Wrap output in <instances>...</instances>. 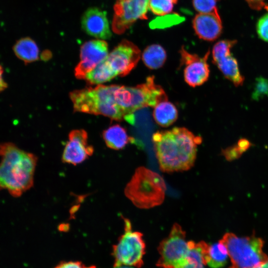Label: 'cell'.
<instances>
[{"label": "cell", "mask_w": 268, "mask_h": 268, "mask_svg": "<svg viewBox=\"0 0 268 268\" xmlns=\"http://www.w3.org/2000/svg\"><path fill=\"white\" fill-rule=\"evenodd\" d=\"M160 169L164 172L184 171L194 165L202 138L184 127L158 131L152 136Z\"/></svg>", "instance_id": "1"}, {"label": "cell", "mask_w": 268, "mask_h": 268, "mask_svg": "<svg viewBox=\"0 0 268 268\" xmlns=\"http://www.w3.org/2000/svg\"><path fill=\"white\" fill-rule=\"evenodd\" d=\"M0 153V188L19 197L33 185L38 158L10 142L1 144Z\"/></svg>", "instance_id": "2"}, {"label": "cell", "mask_w": 268, "mask_h": 268, "mask_svg": "<svg viewBox=\"0 0 268 268\" xmlns=\"http://www.w3.org/2000/svg\"><path fill=\"white\" fill-rule=\"evenodd\" d=\"M118 85L99 84L71 92L69 97L74 111L101 115L116 121H126L127 116L115 97Z\"/></svg>", "instance_id": "3"}, {"label": "cell", "mask_w": 268, "mask_h": 268, "mask_svg": "<svg viewBox=\"0 0 268 268\" xmlns=\"http://www.w3.org/2000/svg\"><path fill=\"white\" fill-rule=\"evenodd\" d=\"M166 191L163 178L158 173L141 166L135 170L124 193L135 206L148 209L163 202Z\"/></svg>", "instance_id": "4"}, {"label": "cell", "mask_w": 268, "mask_h": 268, "mask_svg": "<svg viewBox=\"0 0 268 268\" xmlns=\"http://www.w3.org/2000/svg\"><path fill=\"white\" fill-rule=\"evenodd\" d=\"M116 101L127 116V122H134V113L145 107H154L161 102L168 100L163 88L156 84L154 76H148L145 81L135 86L118 85L115 91Z\"/></svg>", "instance_id": "5"}, {"label": "cell", "mask_w": 268, "mask_h": 268, "mask_svg": "<svg viewBox=\"0 0 268 268\" xmlns=\"http://www.w3.org/2000/svg\"><path fill=\"white\" fill-rule=\"evenodd\" d=\"M220 241L226 247L232 268H254L268 259L263 251V240L255 235L239 237L227 233Z\"/></svg>", "instance_id": "6"}, {"label": "cell", "mask_w": 268, "mask_h": 268, "mask_svg": "<svg viewBox=\"0 0 268 268\" xmlns=\"http://www.w3.org/2000/svg\"><path fill=\"white\" fill-rule=\"evenodd\" d=\"M123 220L125 232L119 238L118 243L113 246L114 267L124 265L139 268L143 265L142 258L145 254L142 234L133 231L128 218L123 217Z\"/></svg>", "instance_id": "7"}, {"label": "cell", "mask_w": 268, "mask_h": 268, "mask_svg": "<svg viewBox=\"0 0 268 268\" xmlns=\"http://www.w3.org/2000/svg\"><path fill=\"white\" fill-rule=\"evenodd\" d=\"M189 250L186 232L178 223L173 224L169 235L159 244L160 255L157 265L163 268H176L186 259Z\"/></svg>", "instance_id": "8"}, {"label": "cell", "mask_w": 268, "mask_h": 268, "mask_svg": "<svg viewBox=\"0 0 268 268\" xmlns=\"http://www.w3.org/2000/svg\"><path fill=\"white\" fill-rule=\"evenodd\" d=\"M149 0H117L112 23L114 32L124 33L138 19H147Z\"/></svg>", "instance_id": "9"}, {"label": "cell", "mask_w": 268, "mask_h": 268, "mask_svg": "<svg viewBox=\"0 0 268 268\" xmlns=\"http://www.w3.org/2000/svg\"><path fill=\"white\" fill-rule=\"evenodd\" d=\"M237 41L223 40L217 42L212 51V61L224 77L235 86L243 84L244 77L241 73L237 59L231 54V50Z\"/></svg>", "instance_id": "10"}, {"label": "cell", "mask_w": 268, "mask_h": 268, "mask_svg": "<svg viewBox=\"0 0 268 268\" xmlns=\"http://www.w3.org/2000/svg\"><path fill=\"white\" fill-rule=\"evenodd\" d=\"M180 64L185 66L184 78L190 86L196 87L201 85L208 79L210 73L207 60L210 52L208 51L203 57L192 54L182 46L179 51Z\"/></svg>", "instance_id": "11"}, {"label": "cell", "mask_w": 268, "mask_h": 268, "mask_svg": "<svg viewBox=\"0 0 268 268\" xmlns=\"http://www.w3.org/2000/svg\"><path fill=\"white\" fill-rule=\"evenodd\" d=\"M140 58L141 52L138 47L131 41L123 40L106 59L118 76L123 77L136 66Z\"/></svg>", "instance_id": "12"}, {"label": "cell", "mask_w": 268, "mask_h": 268, "mask_svg": "<svg viewBox=\"0 0 268 268\" xmlns=\"http://www.w3.org/2000/svg\"><path fill=\"white\" fill-rule=\"evenodd\" d=\"M107 43L103 40L86 42L80 50V61L74 69V75L79 79H85L86 75L94 68L108 55Z\"/></svg>", "instance_id": "13"}, {"label": "cell", "mask_w": 268, "mask_h": 268, "mask_svg": "<svg viewBox=\"0 0 268 268\" xmlns=\"http://www.w3.org/2000/svg\"><path fill=\"white\" fill-rule=\"evenodd\" d=\"M93 151V147L88 143L87 132L82 129L72 130L68 134L62 160L64 163L76 165L84 161Z\"/></svg>", "instance_id": "14"}, {"label": "cell", "mask_w": 268, "mask_h": 268, "mask_svg": "<svg viewBox=\"0 0 268 268\" xmlns=\"http://www.w3.org/2000/svg\"><path fill=\"white\" fill-rule=\"evenodd\" d=\"M81 26L87 34L97 38L108 39L111 37L106 12L98 8H89L84 13Z\"/></svg>", "instance_id": "15"}, {"label": "cell", "mask_w": 268, "mask_h": 268, "mask_svg": "<svg viewBox=\"0 0 268 268\" xmlns=\"http://www.w3.org/2000/svg\"><path fill=\"white\" fill-rule=\"evenodd\" d=\"M193 27L199 38L208 41L217 39L222 25L218 10L208 13H199L193 20Z\"/></svg>", "instance_id": "16"}, {"label": "cell", "mask_w": 268, "mask_h": 268, "mask_svg": "<svg viewBox=\"0 0 268 268\" xmlns=\"http://www.w3.org/2000/svg\"><path fill=\"white\" fill-rule=\"evenodd\" d=\"M102 135L107 146L116 150L123 149L134 140L126 130L119 124L109 127L103 131Z\"/></svg>", "instance_id": "17"}, {"label": "cell", "mask_w": 268, "mask_h": 268, "mask_svg": "<svg viewBox=\"0 0 268 268\" xmlns=\"http://www.w3.org/2000/svg\"><path fill=\"white\" fill-rule=\"evenodd\" d=\"M189 250L187 257L179 266L176 268H204L206 265L204 256L208 245L204 241L196 243L189 241Z\"/></svg>", "instance_id": "18"}, {"label": "cell", "mask_w": 268, "mask_h": 268, "mask_svg": "<svg viewBox=\"0 0 268 268\" xmlns=\"http://www.w3.org/2000/svg\"><path fill=\"white\" fill-rule=\"evenodd\" d=\"M178 112L176 107L168 100L160 102L154 107L153 117L160 126L168 127L178 119Z\"/></svg>", "instance_id": "19"}, {"label": "cell", "mask_w": 268, "mask_h": 268, "mask_svg": "<svg viewBox=\"0 0 268 268\" xmlns=\"http://www.w3.org/2000/svg\"><path fill=\"white\" fill-rule=\"evenodd\" d=\"M13 50L16 56L25 64L33 62L39 59L38 47L35 41L29 37L17 41Z\"/></svg>", "instance_id": "20"}, {"label": "cell", "mask_w": 268, "mask_h": 268, "mask_svg": "<svg viewBox=\"0 0 268 268\" xmlns=\"http://www.w3.org/2000/svg\"><path fill=\"white\" fill-rule=\"evenodd\" d=\"M142 60L145 66L151 69H157L165 64L167 54L165 49L160 45L148 46L142 54Z\"/></svg>", "instance_id": "21"}, {"label": "cell", "mask_w": 268, "mask_h": 268, "mask_svg": "<svg viewBox=\"0 0 268 268\" xmlns=\"http://www.w3.org/2000/svg\"><path fill=\"white\" fill-rule=\"evenodd\" d=\"M118 74L113 69L106 59L86 75L85 79L91 85H99L109 81Z\"/></svg>", "instance_id": "22"}, {"label": "cell", "mask_w": 268, "mask_h": 268, "mask_svg": "<svg viewBox=\"0 0 268 268\" xmlns=\"http://www.w3.org/2000/svg\"><path fill=\"white\" fill-rule=\"evenodd\" d=\"M228 254L225 246L221 242L208 245L205 254L206 265L212 268L224 266L227 261Z\"/></svg>", "instance_id": "23"}, {"label": "cell", "mask_w": 268, "mask_h": 268, "mask_svg": "<svg viewBox=\"0 0 268 268\" xmlns=\"http://www.w3.org/2000/svg\"><path fill=\"white\" fill-rule=\"evenodd\" d=\"M178 0H149L148 6L154 14L163 16L171 12Z\"/></svg>", "instance_id": "24"}, {"label": "cell", "mask_w": 268, "mask_h": 268, "mask_svg": "<svg viewBox=\"0 0 268 268\" xmlns=\"http://www.w3.org/2000/svg\"><path fill=\"white\" fill-rule=\"evenodd\" d=\"M266 96L268 97V79L260 76L256 79L252 97L255 100H259Z\"/></svg>", "instance_id": "25"}, {"label": "cell", "mask_w": 268, "mask_h": 268, "mask_svg": "<svg viewBox=\"0 0 268 268\" xmlns=\"http://www.w3.org/2000/svg\"><path fill=\"white\" fill-rule=\"evenodd\" d=\"M219 0H193L195 9L199 13H208L217 10V2Z\"/></svg>", "instance_id": "26"}, {"label": "cell", "mask_w": 268, "mask_h": 268, "mask_svg": "<svg viewBox=\"0 0 268 268\" xmlns=\"http://www.w3.org/2000/svg\"><path fill=\"white\" fill-rule=\"evenodd\" d=\"M256 29L259 38L268 42V13L259 18L257 23Z\"/></svg>", "instance_id": "27"}, {"label": "cell", "mask_w": 268, "mask_h": 268, "mask_svg": "<svg viewBox=\"0 0 268 268\" xmlns=\"http://www.w3.org/2000/svg\"><path fill=\"white\" fill-rule=\"evenodd\" d=\"M243 153L237 144L227 147L222 150V155L228 161L238 159Z\"/></svg>", "instance_id": "28"}, {"label": "cell", "mask_w": 268, "mask_h": 268, "mask_svg": "<svg viewBox=\"0 0 268 268\" xmlns=\"http://www.w3.org/2000/svg\"><path fill=\"white\" fill-rule=\"evenodd\" d=\"M250 7L255 10H260L264 8L268 11V5L264 2L265 0H246Z\"/></svg>", "instance_id": "29"}, {"label": "cell", "mask_w": 268, "mask_h": 268, "mask_svg": "<svg viewBox=\"0 0 268 268\" xmlns=\"http://www.w3.org/2000/svg\"><path fill=\"white\" fill-rule=\"evenodd\" d=\"M85 266L80 262L69 261L61 263L54 268H84Z\"/></svg>", "instance_id": "30"}, {"label": "cell", "mask_w": 268, "mask_h": 268, "mask_svg": "<svg viewBox=\"0 0 268 268\" xmlns=\"http://www.w3.org/2000/svg\"><path fill=\"white\" fill-rule=\"evenodd\" d=\"M237 144L243 153L247 150L251 146L250 142L246 138L240 139Z\"/></svg>", "instance_id": "31"}, {"label": "cell", "mask_w": 268, "mask_h": 268, "mask_svg": "<svg viewBox=\"0 0 268 268\" xmlns=\"http://www.w3.org/2000/svg\"><path fill=\"white\" fill-rule=\"evenodd\" d=\"M254 268H268V263L267 261L264 263Z\"/></svg>", "instance_id": "32"}, {"label": "cell", "mask_w": 268, "mask_h": 268, "mask_svg": "<svg viewBox=\"0 0 268 268\" xmlns=\"http://www.w3.org/2000/svg\"><path fill=\"white\" fill-rule=\"evenodd\" d=\"M114 268H133L130 267L120 266H118V267H115Z\"/></svg>", "instance_id": "33"}, {"label": "cell", "mask_w": 268, "mask_h": 268, "mask_svg": "<svg viewBox=\"0 0 268 268\" xmlns=\"http://www.w3.org/2000/svg\"><path fill=\"white\" fill-rule=\"evenodd\" d=\"M84 268H96V267L95 266H90L88 267H85Z\"/></svg>", "instance_id": "34"}, {"label": "cell", "mask_w": 268, "mask_h": 268, "mask_svg": "<svg viewBox=\"0 0 268 268\" xmlns=\"http://www.w3.org/2000/svg\"><path fill=\"white\" fill-rule=\"evenodd\" d=\"M267 262H268V260H267Z\"/></svg>", "instance_id": "35"}, {"label": "cell", "mask_w": 268, "mask_h": 268, "mask_svg": "<svg viewBox=\"0 0 268 268\" xmlns=\"http://www.w3.org/2000/svg\"><path fill=\"white\" fill-rule=\"evenodd\" d=\"M232 268L231 267V268Z\"/></svg>", "instance_id": "36"}]
</instances>
